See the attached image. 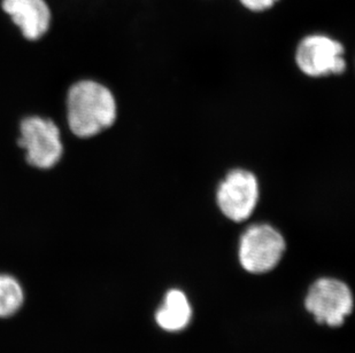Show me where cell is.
Segmentation results:
<instances>
[{
  "label": "cell",
  "instance_id": "277c9868",
  "mask_svg": "<svg viewBox=\"0 0 355 353\" xmlns=\"http://www.w3.org/2000/svg\"><path fill=\"white\" fill-rule=\"evenodd\" d=\"M304 305L316 323L338 328L352 314L354 297L344 281L336 278H320L309 287Z\"/></svg>",
  "mask_w": 355,
  "mask_h": 353
},
{
  "label": "cell",
  "instance_id": "30bf717a",
  "mask_svg": "<svg viewBox=\"0 0 355 353\" xmlns=\"http://www.w3.org/2000/svg\"><path fill=\"white\" fill-rule=\"evenodd\" d=\"M279 1L281 0H238L241 7L251 13H265L272 10Z\"/></svg>",
  "mask_w": 355,
  "mask_h": 353
},
{
  "label": "cell",
  "instance_id": "7a4b0ae2",
  "mask_svg": "<svg viewBox=\"0 0 355 353\" xmlns=\"http://www.w3.org/2000/svg\"><path fill=\"white\" fill-rule=\"evenodd\" d=\"M17 145L26 152V161L40 170H50L64 156L60 129L46 117H24L19 127Z\"/></svg>",
  "mask_w": 355,
  "mask_h": 353
},
{
  "label": "cell",
  "instance_id": "3957f363",
  "mask_svg": "<svg viewBox=\"0 0 355 353\" xmlns=\"http://www.w3.org/2000/svg\"><path fill=\"white\" fill-rule=\"evenodd\" d=\"M285 250L286 242L279 230L269 224H255L241 234L238 260L246 272L260 275L281 263Z\"/></svg>",
  "mask_w": 355,
  "mask_h": 353
},
{
  "label": "cell",
  "instance_id": "ba28073f",
  "mask_svg": "<svg viewBox=\"0 0 355 353\" xmlns=\"http://www.w3.org/2000/svg\"><path fill=\"white\" fill-rule=\"evenodd\" d=\"M192 307L187 293L171 288L164 293L160 307L155 311V320L161 329L178 333L188 328L192 320Z\"/></svg>",
  "mask_w": 355,
  "mask_h": 353
},
{
  "label": "cell",
  "instance_id": "52a82bcc",
  "mask_svg": "<svg viewBox=\"0 0 355 353\" xmlns=\"http://www.w3.org/2000/svg\"><path fill=\"white\" fill-rule=\"evenodd\" d=\"M0 7L24 39L36 42L50 31L53 15L47 0H1Z\"/></svg>",
  "mask_w": 355,
  "mask_h": 353
},
{
  "label": "cell",
  "instance_id": "5b68a950",
  "mask_svg": "<svg viewBox=\"0 0 355 353\" xmlns=\"http://www.w3.org/2000/svg\"><path fill=\"white\" fill-rule=\"evenodd\" d=\"M345 48L339 40L323 34L304 37L295 48L299 71L312 78L340 75L346 71Z\"/></svg>",
  "mask_w": 355,
  "mask_h": 353
},
{
  "label": "cell",
  "instance_id": "8992f818",
  "mask_svg": "<svg viewBox=\"0 0 355 353\" xmlns=\"http://www.w3.org/2000/svg\"><path fill=\"white\" fill-rule=\"evenodd\" d=\"M258 178L246 169L229 171L216 192V203L227 219L243 223L251 218L258 206Z\"/></svg>",
  "mask_w": 355,
  "mask_h": 353
},
{
  "label": "cell",
  "instance_id": "9c48e42d",
  "mask_svg": "<svg viewBox=\"0 0 355 353\" xmlns=\"http://www.w3.org/2000/svg\"><path fill=\"white\" fill-rule=\"evenodd\" d=\"M24 300V289L19 281L7 274H0V318L14 316Z\"/></svg>",
  "mask_w": 355,
  "mask_h": 353
},
{
  "label": "cell",
  "instance_id": "6da1fadb",
  "mask_svg": "<svg viewBox=\"0 0 355 353\" xmlns=\"http://www.w3.org/2000/svg\"><path fill=\"white\" fill-rule=\"evenodd\" d=\"M66 117L75 137L90 139L114 125L118 118L116 99L104 84L78 80L68 90Z\"/></svg>",
  "mask_w": 355,
  "mask_h": 353
}]
</instances>
